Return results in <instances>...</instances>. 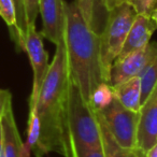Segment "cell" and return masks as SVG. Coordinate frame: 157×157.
Segmentation results:
<instances>
[{"mask_svg":"<svg viewBox=\"0 0 157 157\" xmlns=\"http://www.w3.org/2000/svg\"><path fill=\"white\" fill-rule=\"evenodd\" d=\"M70 76L65 41L56 45L53 61L40 90L36 109L40 120V138L35 155L50 152L65 154L66 126L69 101Z\"/></svg>","mask_w":157,"mask_h":157,"instance_id":"6da1fadb","label":"cell"},{"mask_svg":"<svg viewBox=\"0 0 157 157\" xmlns=\"http://www.w3.org/2000/svg\"><path fill=\"white\" fill-rule=\"evenodd\" d=\"M65 11L63 41L70 80L78 86L84 100L93 105L97 88L108 84L100 59V37L85 22L75 1L65 2Z\"/></svg>","mask_w":157,"mask_h":157,"instance_id":"7a4b0ae2","label":"cell"},{"mask_svg":"<svg viewBox=\"0 0 157 157\" xmlns=\"http://www.w3.org/2000/svg\"><path fill=\"white\" fill-rule=\"evenodd\" d=\"M102 145L98 112L94 105L84 100L78 86L70 80L63 157L78 147Z\"/></svg>","mask_w":157,"mask_h":157,"instance_id":"3957f363","label":"cell"},{"mask_svg":"<svg viewBox=\"0 0 157 157\" xmlns=\"http://www.w3.org/2000/svg\"><path fill=\"white\" fill-rule=\"evenodd\" d=\"M137 14L136 10L129 2L122 3L108 13L107 22L99 35L101 65L108 84L110 68L120 55Z\"/></svg>","mask_w":157,"mask_h":157,"instance_id":"277c9868","label":"cell"},{"mask_svg":"<svg viewBox=\"0 0 157 157\" xmlns=\"http://www.w3.org/2000/svg\"><path fill=\"white\" fill-rule=\"evenodd\" d=\"M96 110L118 145L125 148L137 147L139 112L125 108L114 96L107 105Z\"/></svg>","mask_w":157,"mask_h":157,"instance_id":"5b68a950","label":"cell"},{"mask_svg":"<svg viewBox=\"0 0 157 157\" xmlns=\"http://www.w3.org/2000/svg\"><path fill=\"white\" fill-rule=\"evenodd\" d=\"M42 38L43 37L41 36V33H38L36 29V24L29 25L22 48L28 55L33 72V90H31L30 98H29V107L36 105L40 90H41L44 78L50 68L48 55L44 48Z\"/></svg>","mask_w":157,"mask_h":157,"instance_id":"8992f818","label":"cell"},{"mask_svg":"<svg viewBox=\"0 0 157 157\" xmlns=\"http://www.w3.org/2000/svg\"><path fill=\"white\" fill-rule=\"evenodd\" d=\"M156 56L157 42H148L141 50L115 59L110 68L109 85L113 86L133 76H140Z\"/></svg>","mask_w":157,"mask_h":157,"instance_id":"52a82bcc","label":"cell"},{"mask_svg":"<svg viewBox=\"0 0 157 157\" xmlns=\"http://www.w3.org/2000/svg\"><path fill=\"white\" fill-rule=\"evenodd\" d=\"M39 13L42 18L41 36L55 45L63 40L66 11L63 0H39Z\"/></svg>","mask_w":157,"mask_h":157,"instance_id":"ba28073f","label":"cell"},{"mask_svg":"<svg viewBox=\"0 0 157 157\" xmlns=\"http://www.w3.org/2000/svg\"><path fill=\"white\" fill-rule=\"evenodd\" d=\"M157 142V84L141 105L137 132V147L146 153Z\"/></svg>","mask_w":157,"mask_h":157,"instance_id":"9c48e42d","label":"cell"},{"mask_svg":"<svg viewBox=\"0 0 157 157\" xmlns=\"http://www.w3.org/2000/svg\"><path fill=\"white\" fill-rule=\"evenodd\" d=\"M156 29L157 24L153 21L150 14H137L116 59H121L135 51L144 48L150 42L151 37Z\"/></svg>","mask_w":157,"mask_h":157,"instance_id":"30bf717a","label":"cell"},{"mask_svg":"<svg viewBox=\"0 0 157 157\" xmlns=\"http://www.w3.org/2000/svg\"><path fill=\"white\" fill-rule=\"evenodd\" d=\"M113 96L128 110L139 112L141 108V81L133 76L116 85L110 86Z\"/></svg>","mask_w":157,"mask_h":157,"instance_id":"8fae6325","label":"cell"},{"mask_svg":"<svg viewBox=\"0 0 157 157\" xmlns=\"http://www.w3.org/2000/svg\"><path fill=\"white\" fill-rule=\"evenodd\" d=\"M3 138V155L5 157H22L23 145L16 126L12 107L8 109L1 121Z\"/></svg>","mask_w":157,"mask_h":157,"instance_id":"7c38bea8","label":"cell"},{"mask_svg":"<svg viewBox=\"0 0 157 157\" xmlns=\"http://www.w3.org/2000/svg\"><path fill=\"white\" fill-rule=\"evenodd\" d=\"M99 116V114H98ZM101 126V135H102V144L103 150H105V157H145V153L139 147L133 148H125L120 146L105 125L103 124L102 120L99 116Z\"/></svg>","mask_w":157,"mask_h":157,"instance_id":"4fadbf2b","label":"cell"},{"mask_svg":"<svg viewBox=\"0 0 157 157\" xmlns=\"http://www.w3.org/2000/svg\"><path fill=\"white\" fill-rule=\"evenodd\" d=\"M139 78H140V81H141V105H142L157 84V56L151 61V63L145 68V70L142 72Z\"/></svg>","mask_w":157,"mask_h":157,"instance_id":"5bb4252c","label":"cell"},{"mask_svg":"<svg viewBox=\"0 0 157 157\" xmlns=\"http://www.w3.org/2000/svg\"><path fill=\"white\" fill-rule=\"evenodd\" d=\"M40 138V120L37 113L36 105L29 107V118H28V130H27V145L30 147L33 153L36 152Z\"/></svg>","mask_w":157,"mask_h":157,"instance_id":"9a60e30c","label":"cell"},{"mask_svg":"<svg viewBox=\"0 0 157 157\" xmlns=\"http://www.w3.org/2000/svg\"><path fill=\"white\" fill-rule=\"evenodd\" d=\"M14 6H15V13H16V35L15 41L17 42L18 46L23 48L25 37L27 33V17L26 11H25V3L24 0H13Z\"/></svg>","mask_w":157,"mask_h":157,"instance_id":"2e32d148","label":"cell"},{"mask_svg":"<svg viewBox=\"0 0 157 157\" xmlns=\"http://www.w3.org/2000/svg\"><path fill=\"white\" fill-rule=\"evenodd\" d=\"M0 17L10 27L13 33V37L16 35V13L13 0H0Z\"/></svg>","mask_w":157,"mask_h":157,"instance_id":"e0dca14e","label":"cell"},{"mask_svg":"<svg viewBox=\"0 0 157 157\" xmlns=\"http://www.w3.org/2000/svg\"><path fill=\"white\" fill-rule=\"evenodd\" d=\"M108 13L105 7V0H94V15H93L92 29L100 35L107 22Z\"/></svg>","mask_w":157,"mask_h":157,"instance_id":"ac0fdd59","label":"cell"},{"mask_svg":"<svg viewBox=\"0 0 157 157\" xmlns=\"http://www.w3.org/2000/svg\"><path fill=\"white\" fill-rule=\"evenodd\" d=\"M138 14H150L157 8V0H128Z\"/></svg>","mask_w":157,"mask_h":157,"instance_id":"d6986e66","label":"cell"},{"mask_svg":"<svg viewBox=\"0 0 157 157\" xmlns=\"http://www.w3.org/2000/svg\"><path fill=\"white\" fill-rule=\"evenodd\" d=\"M67 157H105V154L102 145L97 147H78Z\"/></svg>","mask_w":157,"mask_h":157,"instance_id":"ffe728a7","label":"cell"},{"mask_svg":"<svg viewBox=\"0 0 157 157\" xmlns=\"http://www.w3.org/2000/svg\"><path fill=\"white\" fill-rule=\"evenodd\" d=\"M75 2L85 22L92 28L93 15H94V0H75Z\"/></svg>","mask_w":157,"mask_h":157,"instance_id":"44dd1931","label":"cell"},{"mask_svg":"<svg viewBox=\"0 0 157 157\" xmlns=\"http://www.w3.org/2000/svg\"><path fill=\"white\" fill-rule=\"evenodd\" d=\"M25 11H26L27 24H36L38 13H39V0H24Z\"/></svg>","mask_w":157,"mask_h":157,"instance_id":"7402d4cb","label":"cell"},{"mask_svg":"<svg viewBox=\"0 0 157 157\" xmlns=\"http://www.w3.org/2000/svg\"><path fill=\"white\" fill-rule=\"evenodd\" d=\"M12 107L11 93L7 90H0V123L2 121L6 112Z\"/></svg>","mask_w":157,"mask_h":157,"instance_id":"603a6c76","label":"cell"},{"mask_svg":"<svg viewBox=\"0 0 157 157\" xmlns=\"http://www.w3.org/2000/svg\"><path fill=\"white\" fill-rule=\"evenodd\" d=\"M124 2H128V0H105V7L107 11L110 12L114 8H116L117 6L122 5Z\"/></svg>","mask_w":157,"mask_h":157,"instance_id":"cb8c5ba5","label":"cell"},{"mask_svg":"<svg viewBox=\"0 0 157 157\" xmlns=\"http://www.w3.org/2000/svg\"><path fill=\"white\" fill-rule=\"evenodd\" d=\"M145 157H157V142L145 153Z\"/></svg>","mask_w":157,"mask_h":157,"instance_id":"d4e9b609","label":"cell"},{"mask_svg":"<svg viewBox=\"0 0 157 157\" xmlns=\"http://www.w3.org/2000/svg\"><path fill=\"white\" fill-rule=\"evenodd\" d=\"M0 157H5L3 155V138H2V127L0 123Z\"/></svg>","mask_w":157,"mask_h":157,"instance_id":"484cf974","label":"cell"},{"mask_svg":"<svg viewBox=\"0 0 157 157\" xmlns=\"http://www.w3.org/2000/svg\"><path fill=\"white\" fill-rule=\"evenodd\" d=\"M151 17H152L153 21L157 24V8L152 12V13H151Z\"/></svg>","mask_w":157,"mask_h":157,"instance_id":"4316f807","label":"cell"}]
</instances>
